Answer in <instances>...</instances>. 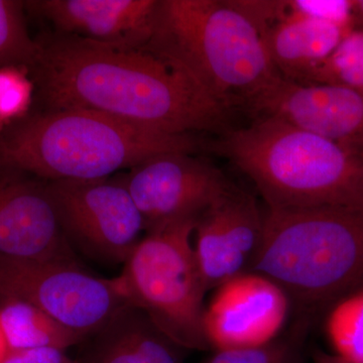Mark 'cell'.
I'll return each mask as SVG.
<instances>
[{"mask_svg": "<svg viewBox=\"0 0 363 363\" xmlns=\"http://www.w3.org/2000/svg\"><path fill=\"white\" fill-rule=\"evenodd\" d=\"M39 43L30 72L45 111L96 112L169 135L225 130L231 109L185 69L147 48L61 33Z\"/></svg>", "mask_w": 363, "mask_h": 363, "instance_id": "1", "label": "cell"}, {"mask_svg": "<svg viewBox=\"0 0 363 363\" xmlns=\"http://www.w3.org/2000/svg\"><path fill=\"white\" fill-rule=\"evenodd\" d=\"M278 284L312 320L363 289V205L267 209L252 272Z\"/></svg>", "mask_w": 363, "mask_h": 363, "instance_id": "2", "label": "cell"}, {"mask_svg": "<svg viewBox=\"0 0 363 363\" xmlns=\"http://www.w3.org/2000/svg\"><path fill=\"white\" fill-rule=\"evenodd\" d=\"M194 135L145 130L83 111H43L0 133V169L45 181L100 180L164 152H193Z\"/></svg>", "mask_w": 363, "mask_h": 363, "instance_id": "3", "label": "cell"}, {"mask_svg": "<svg viewBox=\"0 0 363 363\" xmlns=\"http://www.w3.org/2000/svg\"><path fill=\"white\" fill-rule=\"evenodd\" d=\"M230 160L267 209L363 205V156L276 116H257L210 147Z\"/></svg>", "mask_w": 363, "mask_h": 363, "instance_id": "4", "label": "cell"}, {"mask_svg": "<svg viewBox=\"0 0 363 363\" xmlns=\"http://www.w3.org/2000/svg\"><path fill=\"white\" fill-rule=\"evenodd\" d=\"M145 47L185 69L230 109L281 77L259 26L238 1L159 0Z\"/></svg>", "mask_w": 363, "mask_h": 363, "instance_id": "5", "label": "cell"}, {"mask_svg": "<svg viewBox=\"0 0 363 363\" xmlns=\"http://www.w3.org/2000/svg\"><path fill=\"white\" fill-rule=\"evenodd\" d=\"M198 217L149 229L124 262L116 285L135 306L185 350H211L205 337L206 294L192 238Z\"/></svg>", "mask_w": 363, "mask_h": 363, "instance_id": "6", "label": "cell"}, {"mask_svg": "<svg viewBox=\"0 0 363 363\" xmlns=\"http://www.w3.org/2000/svg\"><path fill=\"white\" fill-rule=\"evenodd\" d=\"M30 303L85 337L128 304L116 279L97 278L77 262L0 255V298Z\"/></svg>", "mask_w": 363, "mask_h": 363, "instance_id": "7", "label": "cell"}, {"mask_svg": "<svg viewBox=\"0 0 363 363\" xmlns=\"http://www.w3.org/2000/svg\"><path fill=\"white\" fill-rule=\"evenodd\" d=\"M45 182L70 247L95 259L124 264L145 222L123 184L117 178Z\"/></svg>", "mask_w": 363, "mask_h": 363, "instance_id": "8", "label": "cell"}, {"mask_svg": "<svg viewBox=\"0 0 363 363\" xmlns=\"http://www.w3.org/2000/svg\"><path fill=\"white\" fill-rule=\"evenodd\" d=\"M116 178L142 213L145 231L199 216L233 186L213 164L182 152L150 157Z\"/></svg>", "mask_w": 363, "mask_h": 363, "instance_id": "9", "label": "cell"}, {"mask_svg": "<svg viewBox=\"0 0 363 363\" xmlns=\"http://www.w3.org/2000/svg\"><path fill=\"white\" fill-rule=\"evenodd\" d=\"M283 289L257 274H240L215 289L203 326L211 350L257 347L279 337L291 311Z\"/></svg>", "mask_w": 363, "mask_h": 363, "instance_id": "10", "label": "cell"}, {"mask_svg": "<svg viewBox=\"0 0 363 363\" xmlns=\"http://www.w3.org/2000/svg\"><path fill=\"white\" fill-rule=\"evenodd\" d=\"M264 218L255 198L234 185L198 216L193 247L206 292L252 272Z\"/></svg>", "mask_w": 363, "mask_h": 363, "instance_id": "11", "label": "cell"}, {"mask_svg": "<svg viewBox=\"0 0 363 363\" xmlns=\"http://www.w3.org/2000/svg\"><path fill=\"white\" fill-rule=\"evenodd\" d=\"M257 116H276L363 156V91L302 84L279 77L245 104Z\"/></svg>", "mask_w": 363, "mask_h": 363, "instance_id": "12", "label": "cell"}, {"mask_svg": "<svg viewBox=\"0 0 363 363\" xmlns=\"http://www.w3.org/2000/svg\"><path fill=\"white\" fill-rule=\"evenodd\" d=\"M0 255L76 262L45 180L0 169Z\"/></svg>", "mask_w": 363, "mask_h": 363, "instance_id": "13", "label": "cell"}, {"mask_svg": "<svg viewBox=\"0 0 363 363\" xmlns=\"http://www.w3.org/2000/svg\"><path fill=\"white\" fill-rule=\"evenodd\" d=\"M159 0H35L26 9L61 33L102 44L143 48L154 30Z\"/></svg>", "mask_w": 363, "mask_h": 363, "instance_id": "14", "label": "cell"}, {"mask_svg": "<svg viewBox=\"0 0 363 363\" xmlns=\"http://www.w3.org/2000/svg\"><path fill=\"white\" fill-rule=\"evenodd\" d=\"M259 25L279 75L294 82L328 58L351 30L303 13L292 1H274Z\"/></svg>", "mask_w": 363, "mask_h": 363, "instance_id": "15", "label": "cell"}, {"mask_svg": "<svg viewBox=\"0 0 363 363\" xmlns=\"http://www.w3.org/2000/svg\"><path fill=\"white\" fill-rule=\"evenodd\" d=\"M78 363H186L181 346L135 306L121 307L77 346Z\"/></svg>", "mask_w": 363, "mask_h": 363, "instance_id": "16", "label": "cell"}, {"mask_svg": "<svg viewBox=\"0 0 363 363\" xmlns=\"http://www.w3.org/2000/svg\"><path fill=\"white\" fill-rule=\"evenodd\" d=\"M0 324L9 351L42 347L67 351L83 339L77 332L20 298H0Z\"/></svg>", "mask_w": 363, "mask_h": 363, "instance_id": "17", "label": "cell"}, {"mask_svg": "<svg viewBox=\"0 0 363 363\" xmlns=\"http://www.w3.org/2000/svg\"><path fill=\"white\" fill-rule=\"evenodd\" d=\"M325 333L333 354L351 363H363V289L332 306Z\"/></svg>", "mask_w": 363, "mask_h": 363, "instance_id": "18", "label": "cell"}, {"mask_svg": "<svg viewBox=\"0 0 363 363\" xmlns=\"http://www.w3.org/2000/svg\"><path fill=\"white\" fill-rule=\"evenodd\" d=\"M297 83L337 85L363 91V30L352 28L346 33L330 56Z\"/></svg>", "mask_w": 363, "mask_h": 363, "instance_id": "19", "label": "cell"}, {"mask_svg": "<svg viewBox=\"0 0 363 363\" xmlns=\"http://www.w3.org/2000/svg\"><path fill=\"white\" fill-rule=\"evenodd\" d=\"M311 320L298 317L292 330L272 342L242 350H217L201 363H305L304 342Z\"/></svg>", "mask_w": 363, "mask_h": 363, "instance_id": "20", "label": "cell"}, {"mask_svg": "<svg viewBox=\"0 0 363 363\" xmlns=\"http://www.w3.org/2000/svg\"><path fill=\"white\" fill-rule=\"evenodd\" d=\"M25 1L0 0V69L21 66L32 68L40 52L39 40L26 28Z\"/></svg>", "mask_w": 363, "mask_h": 363, "instance_id": "21", "label": "cell"}, {"mask_svg": "<svg viewBox=\"0 0 363 363\" xmlns=\"http://www.w3.org/2000/svg\"><path fill=\"white\" fill-rule=\"evenodd\" d=\"M35 93L30 69L21 66L0 69V133L30 114Z\"/></svg>", "mask_w": 363, "mask_h": 363, "instance_id": "22", "label": "cell"}, {"mask_svg": "<svg viewBox=\"0 0 363 363\" xmlns=\"http://www.w3.org/2000/svg\"><path fill=\"white\" fill-rule=\"evenodd\" d=\"M293 6L303 13L316 16L322 20L332 21L337 25L352 30V1L345 0H296Z\"/></svg>", "mask_w": 363, "mask_h": 363, "instance_id": "23", "label": "cell"}, {"mask_svg": "<svg viewBox=\"0 0 363 363\" xmlns=\"http://www.w3.org/2000/svg\"><path fill=\"white\" fill-rule=\"evenodd\" d=\"M2 363H78L66 350L42 347L11 350Z\"/></svg>", "mask_w": 363, "mask_h": 363, "instance_id": "24", "label": "cell"}, {"mask_svg": "<svg viewBox=\"0 0 363 363\" xmlns=\"http://www.w3.org/2000/svg\"><path fill=\"white\" fill-rule=\"evenodd\" d=\"M313 363H351L346 362L342 358L336 357L333 353L322 352L316 351L313 355Z\"/></svg>", "mask_w": 363, "mask_h": 363, "instance_id": "25", "label": "cell"}, {"mask_svg": "<svg viewBox=\"0 0 363 363\" xmlns=\"http://www.w3.org/2000/svg\"><path fill=\"white\" fill-rule=\"evenodd\" d=\"M9 352V345H7L6 336H4V330H2L1 324H0V363L4 362L6 357L7 353Z\"/></svg>", "mask_w": 363, "mask_h": 363, "instance_id": "26", "label": "cell"}, {"mask_svg": "<svg viewBox=\"0 0 363 363\" xmlns=\"http://www.w3.org/2000/svg\"><path fill=\"white\" fill-rule=\"evenodd\" d=\"M352 13L353 18H359L363 21V0H357V1H352Z\"/></svg>", "mask_w": 363, "mask_h": 363, "instance_id": "27", "label": "cell"}]
</instances>
